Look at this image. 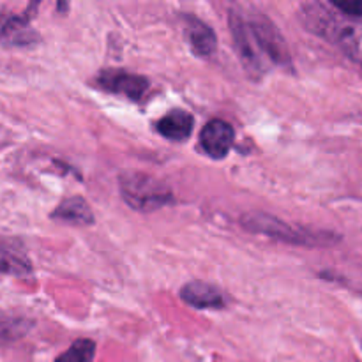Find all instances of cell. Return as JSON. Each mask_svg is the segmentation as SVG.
Returning <instances> with one entry per match:
<instances>
[{
	"instance_id": "3",
	"label": "cell",
	"mask_w": 362,
	"mask_h": 362,
	"mask_svg": "<svg viewBox=\"0 0 362 362\" xmlns=\"http://www.w3.org/2000/svg\"><path fill=\"white\" fill-rule=\"evenodd\" d=\"M300 20H303L306 30L313 32L318 37L327 39L332 45H339L346 52H352L356 48V32H354V28L343 23L324 4H306V6H303Z\"/></svg>"
},
{
	"instance_id": "17",
	"label": "cell",
	"mask_w": 362,
	"mask_h": 362,
	"mask_svg": "<svg viewBox=\"0 0 362 362\" xmlns=\"http://www.w3.org/2000/svg\"><path fill=\"white\" fill-rule=\"evenodd\" d=\"M361 69H362V66H361Z\"/></svg>"
},
{
	"instance_id": "1",
	"label": "cell",
	"mask_w": 362,
	"mask_h": 362,
	"mask_svg": "<svg viewBox=\"0 0 362 362\" xmlns=\"http://www.w3.org/2000/svg\"><path fill=\"white\" fill-rule=\"evenodd\" d=\"M120 194L131 209L154 212L173 204L172 189L156 177L141 172H126L119 177Z\"/></svg>"
},
{
	"instance_id": "4",
	"label": "cell",
	"mask_w": 362,
	"mask_h": 362,
	"mask_svg": "<svg viewBox=\"0 0 362 362\" xmlns=\"http://www.w3.org/2000/svg\"><path fill=\"white\" fill-rule=\"evenodd\" d=\"M246 23L258 52L265 53V57L271 62L290 69L292 67V57H290L288 45H286L281 32L278 30V27L272 23L271 18L267 14L260 13V11H253L246 20Z\"/></svg>"
},
{
	"instance_id": "8",
	"label": "cell",
	"mask_w": 362,
	"mask_h": 362,
	"mask_svg": "<svg viewBox=\"0 0 362 362\" xmlns=\"http://www.w3.org/2000/svg\"><path fill=\"white\" fill-rule=\"evenodd\" d=\"M200 145L212 159H223L233 145V129L225 120L214 119L205 124L200 133Z\"/></svg>"
},
{
	"instance_id": "13",
	"label": "cell",
	"mask_w": 362,
	"mask_h": 362,
	"mask_svg": "<svg viewBox=\"0 0 362 362\" xmlns=\"http://www.w3.org/2000/svg\"><path fill=\"white\" fill-rule=\"evenodd\" d=\"M52 218L57 221L71 223V225L85 226L94 223V214H92L90 207L87 202L81 197H71L66 198L55 211L52 212Z\"/></svg>"
},
{
	"instance_id": "11",
	"label": "cell",
	"mask_w": 362,
	"mask_h": 362,
	"mask_svg": "<svg viewBox=\"0 0 362 362\" xmlns=\"http://www.w3.org/2000/svg\"><path fill=\"white\" fill-rule=\"evenodd\" d=\"M194 119L191 113L184 112V110H173L168 115L163 117L158 124H156V129L159 134H163L165 138L173 141H182L193 131Z\"/></svg>"
},
{
	"instance_id": "7",
	"label": "cell",
	"mask_w": 362,
	"mask_h": 362,
	"mask_svg": "<svg viewBox=\"0 0 362 362\" xmlns=\"http://www.w3.org/2000/svg\"><path fill=\"white\" fill-rule=\"evenodd\" d=\"M27 13H13L9 7L0 4V42H6L11 46H25L30 45L37 39V34L28 25Z\"/></svg>"
},
{
	"instance_id": "16",
	"label": "cell",
	"mask_w": 362,
	"mask_h": 362,
	"mask_svg": "<svg viewBox=\"0 0 362 362\" xmlns=\"http://www.w3.org/2000/svg\"><path fill=\"white\" fill-rule=\"evenodd\" d=\"M331 6L350 18H362V0H331Z\"/></svg>"
},
{
	"instance_id": "14",
	"label": "cell",
	"mask_w": 362,
	"mask_h": 362,
	"mask_svg": "<svg viewBox=\"0 0 362 362\" xmlns=\"http://www.w3.org/2000/svg\"><path fill=\"white\" fill-rule=\"evenodd\" d=\"M95 356V343L92 339H76L55 362H92Z\"/></svg>"
},
{
	"instance_id": "2",
	"label": "cell",
	"mask_w": 362,
	"mask_h": 362,
	"mask_svg": "<svg viewBox=\"0 0 362 362\" xmlns=\"http://www.w3.org/2000/svg\"><path fill=\"white\" fill-rule=\"evenodd\" d=\"M243 226L253 233L272 237L281 243L297 244V246H332L339 243V237L332 232H317V230L293 228L278 218L269 214H247L243 218Z\"/></svg>"
},
{
	"instance_id": "9",
	"label": "cell",
	"mask_w": 362,
	"mask_h": 362,
	"mask_svg": "<svg viewBox=\"0 0 362 362\" xmlns=\"http://www.w3.org/2000/svg\"><path fill=\"white\" fill-rule=\"evenodd\" d=\"M184 21H186V35L191 52L202 59H211L218 48L216 32L207 23L194 16H184Z\"/></svg>"
},
{
	"instance_id": "10",
	"label": "cell",
	"mask_w": 362,
	"mask_h": 362,
	"mask_svg": "<svg viewBox=\"0 0 362 362\" xmlns=\"http://www.w3.org/2000/svg\"><path fill=\"white\" fill-rule=\"evenodd\" d=\"M180 299L189 306L198 310H209V308H223L225 306V297L216 288L214 285H209L205 281H191L180 288Z\"/></svg>"
},
{
	"instance_id": "15",
	"label": "cell",
	"mask_w": 362,
	"mask_h": 362,
	"mask_svg": "<svg viewBox=\"0 0 362 362\" xmlns=\"http://www.w3.org/2000/svg\"><path fill=\"white\" fill-rule=\"evenodd\" d=\"M23 331H25L23 320H14V318L0 315V341H2V339L16 338V336H20Z\"/></svg>"
},
{
	"instance_id": "6",
	"label": "cell",
	"mask_w": 362,
	"mask_h": 362,
	"mask_svg": "<svg viewBox=\"0 0 362 362\" xmlns=\"http://www.w3.org/2000/svg\"><path fill=\"white\" fill-rule=\"evenodd\" d=\"M95 87L112 94L124 95L131 101H140L148 90V80L124 69H103L94 80Z\"/></svg>"
},
{
	"instance_id": "12",
	"label": "cell",
	"mask_w": 362,
	"mask_h": 362,
	"mask_svg": "<svg viewBox=\"0 0 362 362\" xmlns=\"http://www.w3.org/2000/svg\"><path fill=\"white\" fill-rule=\"evenodd\" d=\"M32 269L25 251L16 243L0 239V276H25Z\"/></svg>"
},
{
	"instance_id": "5",
	"label": "cell",
	"mask_w": 362,
	"mask_h": 362,
	"mask_svg": "<svg viewBox=\"0 0 362 362\" xmlns=\"http://www.w3.org/2000/svg\"><path fill=\"white\" fill-rule=\"evenodd\" d=\"M230 23V34L233 37V46H235V52L239 55L240 62L246 67L247 73L253 78H258L264 73V62H262L260 52H258L257 45H255L253 37H251V32L247 28L246 20L243 18L240 11L232 9L228 16Z\"/></svg>"
}]
</instances>
